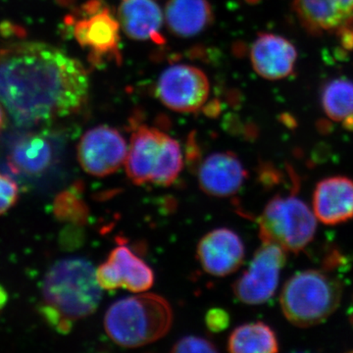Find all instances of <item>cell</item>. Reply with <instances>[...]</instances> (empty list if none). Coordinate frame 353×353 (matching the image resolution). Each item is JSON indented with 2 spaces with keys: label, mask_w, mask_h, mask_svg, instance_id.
Here are the masks:
<instances>
[{
  "label": "cell",
  "mask_w": 353,
  "mask_h": 353,
  "mask_svg": "<svg viewBox=\"0 0 353 353\" xmlns=\"http://www.w3.org/2000/svg\"><path fill=\"white\" fill-rule=\"evenodd\" d=\"M88 90L87 70L60 48L34 41L0 48V104L18 126L77 112Z\"/></svg>",
  "instance_id": "1"
},
{
  "label": "cell",
  "mask_w": 353,
  "mask_h": 353,
  "mask_svg": "<svg viewBox=\"0 0 353 353\" xmlns=\"http://www.w3.org/2000/svg\"><path fill=\"white\" fill-rule=\"evenodd\" d=\"M172 352H217L214 343L201 336H188L176 341Z\"/></svg>",
  "instance_id": "23"
},
{
  "label": "cell",
  "mask_w": 353,
  "mask_h": 353,
  "mask_svg": "<svg viewBox=\"0 0 353 353\" xmlns=\"http://www.w3.org/2000/svg\"><path fill=\"white\" fill-rule=\"evenodd\" d=\"M77 190H70L62 192L57 197L54 202V212L57 218L74 224H83L88 219V208L81 199Z\"/></svg>",
  "instance_id": "22"
},
{
  "label": "cell",
  "mask_w": 353,
  "mask_h": 353,
  "mask_svg": "<svg viewBox=\"0 0 353 353\" xmlns=\"http://www.w3.org/2000/svg\"><path fill=\"white\" fill-rule=\"evenodd\" d=\"M253 69L266 80L287 78L294 72L297 51L289 39L271 32L259 34L250 50Z\"/></svg>",
  "instance_id": "12"
},
{
  "label": "cell",
  "mask_w": 353,
  "mask_h": 353,
  "mask_svg": "<svg viewBox=\"0 0 353 353\" xmlns=\"http://www.w3.org/2000/svg\"><path fill=\"white\" fill-rule=\"evenodd\" d=\"M197 176L199 187L208 196L229 197L243 187L248 172L233 152H215L202 162Z\"/></svg>",
  "instance_id": "13"
},
{
  "label": "cell",
  "mask_w": 353,
  "mask_h": 353,
  "mask_svg": "<svg viewBox=\"0 0 353 353\" xmlns=\"http://www.w3.org/2000/svg\"><path fill=\"white\" fill-rule=\"evenodd\" d=\"M208 79L197 67L176 64L159 77L157 94L166 108L181 113L196 112L209 97Z\"/></svg>",
  "instance_id": "9"
},
{
  "label": "cell",
  "mask_w": 353,
  "mask_h": 353,
  "mask_svg": "<svg viewBox=\"0 0 353 353\" xmlns=\"http://www.w3.org/2000/svg\"><path fill=\"white\" fill-rule=\"evenodd\" d=\"M343 284L320 270L299 272L285 283L280 303L288 321L301 328L328 319L340 306Z\"/></svg>",
  "instance_id": "4"
},
{
  "label": "cell",
  "mask_w": 353,
  "mask_h": 353,
  "mask_svg": "<svg viewBox=\"0 0 353 353\" xmlns=\"http://www.w3.org/2000/svg\"><path fill=\"white\" fill-rule=\"evenodd\" d=\"M196 254L206 273L215 277H226L243 265L245 245L236 232L219 228L209 232L199 241Z\"/></svg>",
  "instance_id": "11"
},
{
  "label": "cell",
  "mask_w": 353,
  "mask_h": 353,
  "mask_svg": "<svg viewBox=\"0 0 353 353\" xmlns=\"http://www.w3.org/2000/svg\"><path fill=\"white\" fill-rule=\"evenodd\" d=\"M297 17L312 34L336 32L353 28V0H292Z\"/></svg>",
  "instance_id": "14"
},
{
  "label": "cell",
  "mask_w": 353,
  "mask_h": 353,
  "mask_svg": "<svg viewBox=\"0 0 353 353\" xmlns=\"http://www.w3.org/2000/svg\"><path fill=\"white\" fill-rule=\"evenodd\" d=\"M7 301H8V294H7L6 290L0 285V309L6 306Z\"/></svg>",
  "instance_id": "27"
},
{
  "label": "cell",
  "mask_w": 353,
  "mask_h": 353,
  "mask_svg": "<svg viewBox=\"0 0 353 353\" xmlns=\"http://www.w3.org/2000/svg\"><path fill=\"white\" fill-rule=\"evenodd\" d=\"M316 218L326 225H338L353 218V181L329 176L320 181L313 194Z\"/></svg>",
  "instance_id": "15"
},
{
  "label": "cell",
  "mask_w": 353,
  "mask_h": 353,
  "mask_svg": "<svg viewBox=\"0 0 353 353\" xmlns=\"http://www.w3.org/2000/svg\"><path fill=\"white\" fill-rule=\"evenodd\" d=\"M173 311L164 297L141 294L116 301L104 316L109 338L122 347L137 348L155 343L169 333Z\"/></svg>",
  "instance_id": "3"
},
{
  "label": "cell",
  "mask_w": 353,
  "mask_h": 353,
  "mask_svg": "<svg viewBox=\"0 0 353 353\" xmlns=\"http://www.w3.org/2000/svg\"><path fill=\"white\" fill-rule=\"evenodd\" d=\"M2 121H3V116H2L1 110H0V126H1Z\"/></svg>",
  "instance_id": "28"
},
{
  "label": "cell",
  "mask_w": 353,
  "mask_h": 353,
  "mask_svg": "<svg viewBox=\"0 0 353 353\" xmlns=\"http://www.w3.org/2000/svg\"><path fill=\"white\" fill-rule=\"evenodd\" d=\"M205 323L208 328L213 333L224 331L229 326L230 317L227 311L221 308H212L205 316Z\"/></svg>",
  "instance_id": "25"
},
{
  "label": "cell",
  "mask_w": 353,
  "mask_h": 353,
  "mask_svg": "<svg viewBox=\"0 0 353 353\" xmlns=\"http://www.w3.org/2000/svg\"><path fill=\"white\" fill-rule=\"evenodd\" d=\"M228 350L233 353L278 352L277 336L263 322L246 323L230 334Z\"/></svg>",
  "instance_id": "20"
},
{
  "label": "cell",
  "mask_w": 353,
  "mask_h": 353,
  "mask_svg": "<svg viewBox=\"0 0 353 353\" xmlns=\"http://www.w3.org/2000/svg\"><path fill=\"white\" fill-rule=\"evenodd\" d=\"M0 32L3 36L10 37H23L24 36V30L20 28L19 26L11 24V23H2L0 25Z\"/></svg>",
  "instance_id": "26"
},
{
  "label": "cell",
  "mask_w": 353,
  "mask_h": 353,
  "mask_svg": "<svg viewBox=\"0 0 353 353\" xmlns=\"http://www.w3.org/2000/svg\"><path fill=\"white\" fill-rule=\"evenodd\" d=\"M322 108L330 119L343 122L353 116V82L348 79H334L324 85Z\"/></svg>",
  "instance_id": "21"
},
{
  "label": "cell",
  "mask_w": 353,
  "mask_h": 353,
  "mask_svg": "<svg viewBox=\"0 0 353 353\" xmlns=\"http://www.w3.org/2000/svg\"><path fill=\"white\" fill-rule=\"evenodd\" d=\"M165 19L174 34L192 38L212 24V7L208 0H169Z\"/></svg>",
  "instance_id": "18"
},
{
  "label": "cell",
  "mask_w": 353,
  "mask_h": 353,
  "mask_svg": "<svg viewBox=\"0 0 353 353\" xmlns=\"http://www.w3.org/2000/svg\"><path fill=\"white\" fill-rule=\"evenodd\" d=\"M287 261V250L273 243H262L250 266L243 272L233 290L241 303L259 305L275 294L281 270Z\"/></svg>",
  "instance_id": "8"
},
{
  "label": "cell",
  "mask_w": 353,
  "mask_h": 353,
  "mask_svg": "<svg viewBox=\"0 0 353 353\" xmlns=\"http://www.w3.org/2000/svg\"><path fill=\"white\" fill-rule=\"evenodd\" d=\"M80 17L71 16L74 38L88 51V59L94 65L120 61V23L102 0H88L80 11Z\"/></svg>",
  "instance_id": "7"
},
{
  "label": "cell",
  "mask_w": 353,
  "mask_h": 353,
  "mask_svg": "<svg viewBox=\"0 0 353 353\" xmlns=\"http://www.w3.org/2000/svg\"><path fill=\"white\" fill-rule=\"evenodd\" d=\"M121 28L130 39L163 44V14L153 0H121L118 9Z\"/></svg>",
  "instance_id": "16"
},
{
  "label": "cell",
  "mask_w": 353,
  "mask_h": 353,
  "mask_svg": "<svg viewBox=\"0 0 353 353\" xmlns=\"http://www.w3.org/2000/svg\"><path fill=\"white\" fill-rule=\"evenodd\" d=\"M19 196L17 183L10 176L0 173V215L15 205Z\"/></svg>",
  "instance_id": "24"
},
{
  "label": "cell",
  "mask_w": 353,
  "mask_h": 353,
  "mask_svg": "<svg viewBox=\"0 0 353 353\" xmlns=\"http://www.w3.org/2000/svg\"><path fill=\"white\" fill-rule=\"evenodd\" d=\"M108 260L117 272L122 288L130 292H146L154 284L152 269L128 246L121 245L114 248Z\"/></svg>",
  "instance_id": "19"
},
{
  "label": "cell",
  "mask_w": 353,
  "mask_h": 353,
  "mask_svg": "<svg viewBox=\"0 0 353 353\" xmlns=\"http://www.w3.org/2000/svg\"><path fill=\"white\" fill-rule=\"evenodd\" d=\"M101 290L90 262L82 259L61 260L44 278L41 313L59 333H69L73 323L97 310Z\"/></svg>",
  "instance_id": "2"
},
{
  "label": "cell",
  "mask_w": 353,
  "mask_h": 353,
  "mask_svg": "<svg viewBox=\"0 0 353 353\" xmlns=\"http://www.w3.org/2000/svg\"><path fill=\"white\" fill-rule=\"evenodd\" d=\"M126 139L118 130L101 125L88 130L78 145V160L85 172L106 176L119 170L126 162Z\"/></svg>",
  "instance_id": "10"
},
{
  "label": "cell",
  "mask_w": 353,
  "mask_h": 353,
  "mask_svg": "<svg viewBox=\"0 0 353 353\" xmlns=\"http://www.w3.org/2000/svg\"><path fill=\"white\" fill-rule=\"evenodd\" d=\"M54 158V150L48 137L29 134L17 139L8 155V164L14 173L39 176L44 173Z\"/></svg>",
  "instance_id": "17"
},
{
  "label": "cell",
  "mask_w": 353,
  "mask_h": 353,
  "mask_svg": "<svg viewBox=\"0 0 353 353\" xmlns=\"http://www.w3.org/2000/svg\"><path fill=\"white\" fill-rule=\"evenodd\" d=\"M316 216L305 202L294 196H276L259 217V238L287 252L299 253L311 243L316 233Z\"/></svg>",
  "instance_id": "6"
},
{
  "label": "cell",
  "mask_w": 353,
  "mask_h": 353,
  "mask_svg": "<svg viewBox=\"0 0 353 353\" xmlns=\"http://www.w3.org/2000/svg\"><path fill=\"white\" fill-rule=\"evenodd\" d=\"M125 165L134 185L169 187L182 171V150L175 139L157 128L141 125L132 132Z\"/></svg>",
  "instance_id": "5"
}]
</instances>
